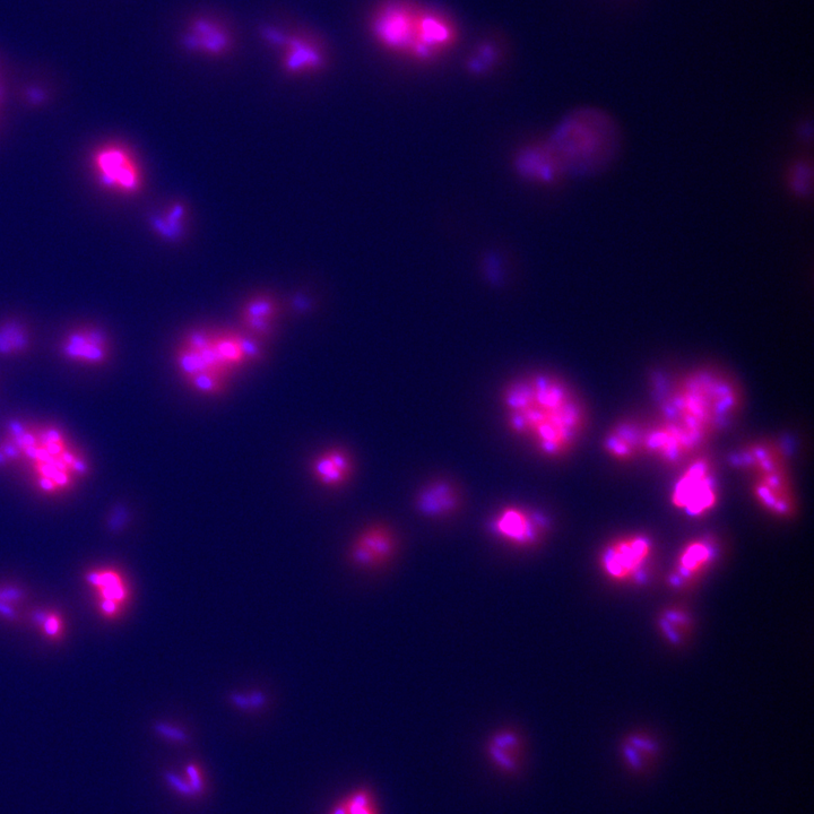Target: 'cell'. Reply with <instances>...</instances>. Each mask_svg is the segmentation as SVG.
<instances>
[{"instance_id": "7", "label": "cell", "mask_w": 814, "mask_h": 814, "mask_svg": "<svg viewBox=\"0 0 814 814\" xmlns=\"http://www.w3.org/2000/svg\"><path fill=\"white\" fill-rule=\"evenodd\" d=\"M91 170L100 186L112 194L133 197L144 189L142 164L131 147L124 143L99 145L91 155Z\"/></svg>"}, {"instance_id": "10", "label": "cell", "mask_w": 814, "mask_h": 814, "mask_svg": "<svg viewBox=\"0 0 814 814\" xmlns=\"http://www.w3.org/2000/svg\"><path fill=\"white\" fill-rule=\"evenodd\" d=\"M551 519L539 510L506 506L491 519L489 531L497 539L519 549H532L551 531Z\"/></svg>"}, {"instance_id": "20", "label": "cell", "mask_w": 814, "mask_h": 814, "mask_svg": "<svg viewBox=\"0 0 814 814\" xmlns=\"http://www.w3.org/2000/svg\"><path fill=\"white\" fill-rule=\"evenodd\" d=\"M488 757L500 772L514 775L522 768L524 742L517 732L501 730L491 736L488 743Z\"/></svg>"}, {"instance_id": "17", "label": "cell", "mask_w": 814, "mask_h": 814, "mask_svg": "<svg viewBox=\"0 0 814 814\" xmlns=\"http://www.w3.org/2000/svg\"><path fill=\"white\" fill-rule=\"evenodd\" d=\"M646 427L635 419L617 422L604 436V453L617 463L635 461L644 454Z\"/></svg>"}, {"instance_id": "19", "label": "cell", "mask_w": 814, "mask_h": 814, "mask_svg": "<svg viewBox=\"0 0 814 814\" xmlns=\"http://www.w3.org/2000/svg\"><path fill=\"white\" fill-rule=\"evenodd\" d=\"M311 473L323 487L342 488L351 480L354 473L352 455L341 447L327 449L311 463Z\"/></svg>"}, {"instance_id": "36", "label": "cell", "mask_w": 814, "mask_h": 814, "mask_svg": "<svg viewBox=\"0 0 814 814\" xmlns=\"http://www.w3.org/2000/svg\"><path fill=\"white\" fill-rule=\"evenodd\" d=\"M215 336L216 335L210 331H207V329H194V331L186 335L183 345L190 350L202 352L211 348L214 344Z\"/></svg>"}, {"instance_id": "11", "label": "cell", "mask_w": 814, "mask_h": 814, "mask_svg": "<svg viewBox=\"0 0 814 814\" xmlns=\"http://www.w3.org/2000/svg\"><path fill=\"white\" fill-rule=\"evenodd\" d=\"M653 543L642 534L623 536L606 547L601 556V567L606 576L625 582L643 575L651 560Z\"/></svg>"}, {"instance_id": "27", "label": "cell", "mask_w": 814, "mask_h": 814, "mask_svg": "<svg viewBox=\"0 0 814 814\" xmlns=\"http://www.w3.org/2000/svg\"><path fill=\"white\" fill-rule=\"evenodd\" d=\"M214 349L218 352L221 360L231 370L244 365L246 363L244 354H242L240 346L233 333H225L215 336Z\"/></svg>"}, {"instance_id": "31", "label": "cell", "mask_w": 814, "mask_h": 814, "mask_svg": "<svg viewBox=\"0 0 814 814\" xmlns=\"http://www.w3.org/2000/svg\"><path fill=\"white\" fill-rule=\"evenodd\" d=\"M654 751H656L654 741L645 736H632L626 742L625 757L632 766L637 768L644 765L643 759L652 756Z\"/></svg>"}, {"instance_id": "4", "label": "cell", "mask_w": 814, "mask_h": 814, "mask_svg": "<svg viewBox=\"0 0 814 814\" xmlns=\"http://www.w3.org/2000/svg\"><path fill=\"white\" fill-rule=\"evenodd\" d=\"M548 143L567 173L595 172L608 167L616 158L620 134L606 112L583 108L562 119Z\"/></svg>"}, {"instance_id": "30", "label": "cell", "mask_w": 814, "mask_h": 814, "mask_svg": "<svg viewBox=\"0 0 814 814\" xmlns=\"http://www.w3.org/2000/svg\"><path fill=\"white\" fill-rule=\"evenodd\" d=\"M176 362L181 375L185 379L192 378L201 372L209 371L201 352L190 350L181 345L176 355Z\"/></svg>"}, {"instance_id": "12", "label": "cell", "mask_w": 814, "mask_h": 814, "mask_svg": "<svg viewBox=\"0 0 814 814\" xmlns=\"http://www.w3.org/2000/svg\"><path fill=\"white\" fill-rule=\"evenodd\" d=\"M58 352L66 362L85 368H98L111 357L110 337L99 326H75L63 335Z\"/></svg>"}, {"instance_id": "14", "label": "cell", "mask_w": 814, "mask_h": 814, "mask_svg": "<svg viewBox=\"0 0 814 814\" xmlns=\"http://www.w3.org/2000/svg\"><path fill=\"white\" fill-rule=\"evenodd\" d=\"M397 549V536L391 527L384 524L371 525L354 539L349 559L357 568L376 570L388 565Z\"/></svg>"}, {"instance_id": "26", "label": "cell", "mask_w": 814, "mask_h": 814, "mask_svg": "<svg viewBox=\"0 0 814 814\" xmlns=\"http://www.w3.org/2000/svg\"><path fill=\"white\" fill-rule=\"evenodd\" d=\"M787 186L796 196L807 197L812 189V167L805 160L796 161L787 172Z\"/></svg>"}, {"instance_id": "40", "label": "cell", "mask_w": 814, "mask_h": 814, "mask_svg": "<svg viewBox=\"0 0 814 814\" xmlns=\"http://www.w3.org/2000/svg\"><path fill=\"white\" fill-rule=\"evenodd\" d=\"M331 814H350L348 801L345 799L337 803Z\"/></svg>"}, {"instance_id": "34", "label": "cell", "mask_w": 814, "mask_h": 814, "mask_svg": "<svg viewBox=\"0 0 814 814\" xmlns=\"http://www.w3.org/2000/svg\"><path fill=\"white\" fill-rule=\"evenodd\" d=\"M233 335L236 337L246 362H258L263 360L264 351L255 336L240 333H233Z\"/></svg>"}, {"instance_id": "9", "label": "cell", "mask_w": 814, "mask_h": 814, "mask_svg": "<svg viewBox=\"0 0 814 814\" xmlns=\"http://www.w3.org/2000/svg\"><path fill=\"white\" fill-rule=\"evenodd\" d=\"M179 46L184 53L211 60L229 57L237 47L235 30L213 14L189 17L181 29Z\"/></svg>"}, {"instance_id": "25", "label": "cell", "mask_w": 814, "mask_h": 814, "mask_svg": "<svg viewBox=\"0 0 814 814\" xmlns=\"http://www.w3.org/2000/svg\"><path fill=\"white\" fill-rule=\"evenodd\" d=\"M690 618L681 610L666 611L661 618V630L671 643L678 644L687 636Z\"/></svg>"}, {"instance_id": "1", "label": "cell", "mask_w": 814, "mask_h": 814, "mask_svg": "<svg viewBox=\"0 0 814 814\" xmlns=\"http://www.w3.org/2000/svg\"><path fill=\"white\" fill-rule=\"evenodd\" d=\"M510 432L531 441L548 460L568 456L588 426L582 398L566 380L548 372L510 381L501 393Z\"/></svg>"}, {"instance_id": "35", "label": "cell", "mask_w": 814, "mask_h": 814, "mask_svg": "<svg viewBox=\"0 0 814 814\" xmlns=\"http://www.w3.org/2000/svg\"><path fill=\"white\" fill-rule=\"evenodd\" d=\"M33 620L42 628L48 637L58 638L62 635L63 622L56 613L36 612L33 614Z\"/></svg>"}, {"instance_id": "23", "label": "cell", "mask_w": 814, "mask_h": 814, "mask_svg": "<svg viewBox=\"0 0 814 814\" xmlns=\"http://www.w3.org/2000/svg\"><path fill=\"white\" fill-rule=\"evenodd\" d=\"M32 343L27 325L10 319L0 323V358H15L27 353Z\"/></svg>"}, {"instance_id": "24", "label": "cell", "mask_w": 814, "mask_h": 814, "mask_svg": "<svg viewBox=\"0 0 814 814\" xmlns=\"http://www.w3.org/2000/svg\"><path fill=\"white\" fill-rule=\"evenodd\" d=\"M501 55V48L496 41H483L467 60V69L473 75H486L498 66Z\"/></svg>"}, {"instance_id": "16", "label": "cell", "mask_w": 814, "mask_h": 814, "mask_svg": "<svg viewBox=\"0 0 814 814\" xmlns=\"http://www.w3.org/2000/svg\"><path fill=\"white\" fill-rule=\"evenodd\" d=\"M462 500V492L453 481L436 479L421 488L414 505L423 517L444 519L461 509Z\"/></svg>"}, {"instance_id": "28", "label": "cell", "mask_w": 814, "mask_h": 814, "mask_svg": "<svg viewBox=\"0 0 814 814\" xmlns=\"http://www.w3.org/2000/svg\"><path fill=\"white\" fill-rule=\"evenodd\" d=\"M187 383L198 393L215 396L222 394L227 389L228 378L214 374V372L204 371L187 379Z\"/></svg>"}, {"instance_id": "6", "label": "cell", "mask_w": 814, "mask_h": 814, "mask_svg": "<svg viewBox=\"0 0 814 814\" xmlns=\"http://www.w3.org/2000/svg\"><path fill=\"white\" fill-rule=\"evenodd\" d=\"M259 36L266 46L279 51L282 72L288 76L323 73L331 60L326 41L314 32L268 24L263 25Z\"/></svg>"}, {"instance_id": "21", "label": "cell", "mask_w": 814, "mask_h": 814, "mask_svg": "<svg viewBox=\"0 0 814 814\" xmlns=\"http://www.w3.org/2000/svg\"><path fill=\"white\" fill-rule=\"evenodd\" d=\"M279 314V306L270 297L261 294L249 299L241 311V322L250 335L256 339H266L273 334L274 322Z\"/></svg>"}, {"instance_id": "22", "label": "cell", "mask_w": 814, "mask_h": 814, "mask_svg": "<svg viewBox=\"0 0 814 814\" xmlns=\"http://www.w3.org/2000/svg\"><path fill=\"white\" fill-rule=\"evenodd\" d=\"M715 545L708 540H696L686 545L678 559L672 577L675 585L686 584L697 578L715 558Z\"/></svg>"}, {"instance_id": "18", "label": "cell", "mask_w": 814, "mask_h": 814, "mask_svg": "<svg viewBox=\"0 0 814 814\" xmlns=\"http://www.w3.org/2000/svg\"><path fill=\"white\" fill-rule=\"evenodd\" d=\"M88 583L98 591L100 610L103 616L116 618L126 608L129 601L128 583L117 570L102 569L91 571L86 576Z\"/></svg>"}, {"instance_id": "38", "label": "cell", "mask_w": 814, "mask_h": 814, "mask_svg": "<svg viewBox=\"0 0 814 814\" xmlns=\"http://www.w3.org/2000/svg\"><path fill=\"white\" fill-rule=\"evenodd\" d=\"M166 781L173 788V790L180 795L185 796V798H195L196 794L193 791L192 786L188 784L187 779L181 778L175 773H167Z\"/></svg>"}, {"instance_id": "8", "label": "cell", "mask_w": 814, "mask_h": 814, "mask_svg": "<svg viewBox=\"0 0 814 814\" xmlns=\"http://www.w3.org/2000/svg\"><path fill=\"white\" fill-rule=\"evenodd\" d=\"M718 499L720 490L713 462L703 455L692 457L673 484L672 506L688 517L699 518L712 512Z\"/></svg>"}, {"instance_id": "3", "label": "cell", "mask_w": 814, "mask_h": 814, "mask_svg": "<svg viewBox=\"0 0 814 814\" xmlns=\"http://www.w3.org/2000/svg\"><path fill=\"white\" fill-rule=\"evenodd\" d=\"M742 406V389L731 376L715 368H697L672 381L657 419L686 432L704 449L740 417Z\"/></svg>"}, {"instance_id": "2", "label": "cell", "mask_w": 814, "mask_h": 814, "mask_svg": "<svg viewBox=\"0 0 814 814\" xmlns=\"http://www.w3.org/2000/svg\"><path fill=\"white\" fill-rule=\"evenodd\" d=\"M21 467L42 496L60 497L88 479L90 458L66 430L50 422L16 419L0 435V470Z\"/></svg>"}, {"instance_id": "33", "label": "cell", "mask_w": 814, "mask_h": 814, "mask_svg": "<svg viewBox=\"0 0 814 814\" xmlns=\"http://www.w3.org/2000/svg\"><path fill=\"white\" fill-rule=\"evenodd\" d=\"M23 599V592L19 588L6 586L0 587V616L7 620H14L17 617L16 606Z\"/></svg>"}, {"instance_id": "37", "label": "cell", "mask_w": 814, "mask_h": 814, "mask_svg": "<svg viewBox=\"0 0 814 814\" xmlns=\"http://www.w3.org/2000/svg\"><path fill=\"white\" fill-rule=\"evenodd\" d=\"M186 779L196 796L202 795L206 790L205 777L201 766L197 764H189L186 767Z\"/></svg>"}, {"instance_id": "32", "label": "cell", "mask_w": 814, "mask_h": 814, "mask_svg": "<svg viewBox=\"0 0 814 814\" xmlns=\"http://www.w3.org/2000/svg\"><path fill=\"white\" fill-rule=\"evenodd\" d=\"M346 801L350 814H379L374 795L366 788L355 791Z\"/></svg>"}, {"instance_id": "5", "label": "cell", "mask_w": 814, "mask_h": 814, "mask_svg": "<svg viewBox=\"0 0 814 814\" xmlns=\"http://www.w3.org/2000/svg\"><path fill=\"white\" fill-rule=\"evenodd\" d=\"M422 7L417 0H381L368 17L371 41L384 53L415 63Z\"/></svg>"}, {"instance_id": "15", "label": "cell", "mask_w": 814, "mask_h": 814, "mask_svg": "<svg viewBox=\"0 0 814 814\" xmlns=\"http://www.w3.org/2000/svg\"><path fill=\"white\" fill-rule=\"evenodd\" d=\"M515 166L524 179L541 185H551L567 175L548 141L524 147L517 154Z\"/></svg>"}, {"instance_id": "29", "label": "cell", "mask_w": 814, "mask_h": 814, "mask_svg": "<svg viewBox=\"0 0 814 814\" xmlns=\"http://www.w3.org/2000/svg\"><path fill=\"white\" fill-rule=\"evenodd\" d=\"M185 216V206L183 204H175L161 216V219L155 220L154 224L161 235L172 239L180 235L181 230H183Z\"/></svg>"}, {"instance_id": "39", "label": "cell", "mask_w": 814, "mask_h": 814, "mask_svg": "<svg viewBox=\"0 0 814 814\" xmlns=\"http://www.w3.org/2000/svg\"><path fill=\"white\" fill-rule=\"evenodd\" d=\"M157 731L173 741L185 742L187 740L186 734L183 731L175 729V727H170L163 724L157 727Z\"/></svg>"}, {"instance_id": "13", "label": "cell", "mask_w": 814, "mask_h": 814, "mask_svg": "<svg viewBox=\"0 0 814 814\" xmlns=\"http://www.w3.org/2000/svg\"><path fill=\"white\" fill-rule=\"evenodd\" d=\"M751 493L757 504L778 518H790L796 512V495L790 466L750 476Z\"/></svg>"}]
</instances>
